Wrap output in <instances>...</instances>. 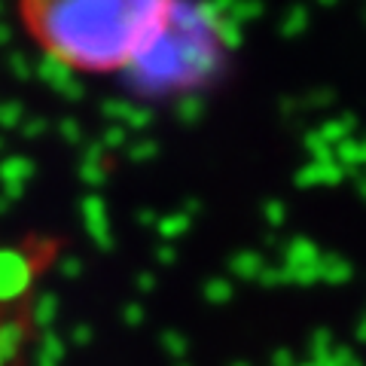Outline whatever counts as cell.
<instances>
[{"label": "cell", "mask_w": 366, "mask_h": 366, "mask_svg": "<svg viewBox=\"0 0 366 366\" xmlns=\"http://www.w3.org/2000/svg\"><path fill=\"white\" fill-rule=\"evenodd\" d=\"M177 0H19L28 37L52 67L113 76L147 59L168 34Z\"/></svg>", "instance_id": "cell-1"}]
</instances>
